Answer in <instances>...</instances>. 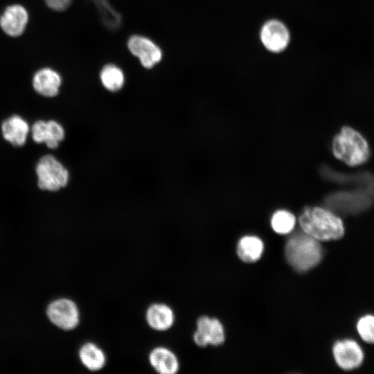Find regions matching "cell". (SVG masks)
<instances>
[{
    "mask_svg": "<svg viewBox=\"0 0 374 374\" xmlns=\"http://www.w3.org/2000/svg\"><path fill=\"white\" fill-rule=\"evenodd\" d=\"M299 221L303 232L319 241L338 240L344 234L341 219L332 210L305 207Z\"/></svg>",
    "mask_w": 374,
    "mask_h": 374,
    "instance_id": "obj_1",
    "label": "cell"
},
{
    "mask_svg": "<svg viewBox=\"0 0 374 374\" xmlns=\"http://www.w3.org/2000/svg\"><path fill=\"white\" fill-rule=\"evenodd\" d=\"M285 256L293 269L299 272H304L320 262L323 251L319 240L304 232H300L288 239L285 247Z\"/></svg>",
    "mask_w": 374,
    "mask_h": 374,
    "instance_id": "obj_2",
    "label": "cell"
},
{
    "mask_svg": "<svg viewBox=\"0 0 374 374\" xmlns=\"http://www.w3.org/2000/svg\"><path fill=\"white\" fill-rule=\"evenodd\" d=\"M335 157L350 166L364 163L370 157L366 140L357 130L344 127L333 139L332 143Z\"/></svg>",
    "mask_w": 374,
    "mask_h": 374,
    "instance_id": "obj_3",
    "label": "cell"
},
{
    "mask_svg": "<svg viewBox=\"0 0 374 374\" xmlns=\"http://www.w3.org/2000/svg\"><path fill=\"white\" fill-rule=\"evenodd\" d=\"M37 185L42 190L56 192L66 187L70 174L55 156L47 154L39 158L35 166Z\"/></svg>",
    "mask_w": 374,
    "mask_h": 374,
    "instance_id": "obj_4",
    "label": "cell"
},
{
    "mask_svg": "<svg viewBox=\"0 0 374 374\" xmlns=\"http://www.w3.org/2000/svg\"><path fill=\"white\" fill-rule=\"evenodd\" d=\"M374 193L363 188H352L332 194L327 199L330 208L344 215L359 214L371 205Z\"/></svg>",
    "mask_w": 374,
    "mask_h": 374,
    "instance_id": "obj_5",
    "label": "cell"
},
{
    "mask_svg": "<svg viewBox=\"0 0 374 374\" xmlns=\"http://www.w3.org/2000/svg\"><path fill=\"white\" fill-rule=\"evenodd\" d=\"M259 38L262 46L267 51L280 53L288 47L291 34L283 21L278 19H269L261 26Z\"/></svg>",
    "mask_w": 374,
    "mask_h": 374,
    "instance_id": "obj_6",
    "label": "cell"
},
{
    "mask_svg": "<svg viewBox=\"0 0 374 374\" xmlns=\"http://www.w3.org/2000/svg\"><path fill=\"white\" fill-rule=\"evenodd\" d=\"M49 320L58 328L70 330L75 328L80 321L77 305L71 299L62 298L53 301L47 307Z\"/></svg>",
    "mask_w": 374,
    "mask_h": 374,
    "instance_id": "obj_7",
    "label": "cell"
},
{
    "mask_svg": "<svg viewBox=\"0 0 374 374\" xmlns=\"http://www.w3.org/2000/svg\"><path fill=\"white\" fill-rule=\"evenodd\" d=\"M332 354L337 366L344 371L359 368L364 359L362 347L356 341L351 339L335 342L332 347Z\"/></svg>",
    "mask_w": 374,
    "mask_h": 374,
    "instance_id": "obj_8",
    "label": "cell"
},
{
    "mask_svg": "<svg viewBox=\"0 0 374 374\" xmlns=\"http://www.w3.org/2000/svg\"><path fill=\"white\" fill-rule=\"evenodd\" d=\"M31 136L36 143H45L51 150L57 149L66 136L64 127L55 120L36 121L31 127Z\"/></svg>",
    "mask_w": 374,
    "mask_h": 374,
    "instance_id": "obj_9",
    "label": "cell"
},
{
    "mask_svg": "<svg viewBox=\"0 0 374 374\" xmlns=\"http://www.w3.org/2000/svg\"><path fill=\"white\" fill-rule=\"evenodd\" d=\"M193 339L199 347L208 344L218 346L224 341V332L222 324L217 319L206 316L200 317L197 321V330L194 332Z\"/></svg>",
    "mask_w": 374,
    "mask_h": 374,
    "instance_id": "obj_10",
    "label": "cell"
},
{
    "mask_svg": "<svg viewBox=\"0 0 374 374\" xmlns=\"http://www.w3.org/2000/svg\"><path fill=\"white\" fill-rule=\"evenodd\" d=\"M127 46L130 52L140 60L145 68L152 67L161 59V49L146 37L132 36L129 39Z\"/></svg>",
    "mask_w": 374,
    "mask_h": 374,
    "instance_id": "obj_11",
    "label": "cell"
},
{
    "mask_svg": "<svg viewBox=\"0 0 374 374\" xmlns=\"http://www.w3.org/2000/svg\"><path fill=\"white\" fill-rule=\"evenodd\" d=\"M1 130L6 141L15 147H22L26 143L30 127L26 120L15 114L2 122Z\"/></svg>",
    "mask_w": 374,
    "mask_h": 374,
    "instance_id": "obj_12",
    "label": "cell"
},
{
    "mask_svg": "<svg viewBox=\"0 0 374 374\" xmlns=\"http://www.w3.org/2000/svg\"><path fill=\"white\" fill-rule=\"evenodd\" d=\"M28 15L26 10L20 5L8 6L0 18V26L8 35H20L26 26Z\"/></svg>",
    "mask_w": 374,
    "mask_h": 374,
    "instance_id": "obj_13",
    "label": "cell"
},
{
    "mask_svg": "<svg viewBox=\"0 0 374 374\" xmlns=\"http://www.w3.org/2000/svg\"><path fill=\"white\" fill-rule=\"evenodd\" d=\"M62 79L54 70L48 68L38 71L33 77V87L35 91L42 96L52 98L60 91Z\"/></svg>",
    "mask_w": 374,
    "mask_h": 374,
    "instance_id": "obj_14",
    "label": "cell"
},
{
    "mask_svg": "<svg viewBox=\"0 0 374 374\" xmlns=\"http://www.w3.org/2000/svg\"><path fill=\"white\" fill-rule=\"evenodd\" d=\"M149 362L152 367L161 374H175L179 368L175 354L163 346L156 347L151 350Z\"/></svg>",
    "mask_w": 374,
    "mask_h": 374,
    "instance_id": "obj_15",
    "label": "cell"
},
{
    "mask_svg": "<svg viewBox=\"0 0 374 374\" xmlns=\"http://www.w3.org/2000/svg\"><path fill=\"white\" fill-rule=\"evenodd\" d=\"M148 326L158 331L170 329L175 321V314L170 307L164 303H154L148 307L145 313Z\"/></svg>",
    "mask_w": 374,
    "mask_h": 374,
    "instance_id": "obj_16",
    "label": "cell"
},
{
    "mask_svg": "<svg viewBox=\"0 0 374 374\" xmlns=\"http://www.w3.org/2000/svg\"><path fill=\"white\" fill-rule=\"evenodd\" d=\"M263 249V242L259 238L247 235L239 240L237 246V254L240 259L244 262H254L260 259Z\"/></svg>",
    "mask_w": 374,
    "mask_h": 374,
    "instance_id": "obj_17",
    "label": "cell"
},
{
    "mask_svg": "<svg viewBox=\"0 0 374 374\" xmlns=\"http://www.w3.org/2000/svg\"><path fill=\"white\" fill-rule=\"evenodd\" d=\"M79 358L82 364L92 371L102 369L106 363L104 352L92 342H87L81 346L79 350Z\"/></svg>",
    "mask_w": 374,
    "mask_h": 374,
    "instance_id": "obj_18",
    "label": "cell"
},
{
    "mask_svg": "<svg viewBox=\"0 0 374 374\" xmlns=\"http://www.w3.org/2000/svg\"><path fill=\"white\" fill-rule=\"evenodd\" d=\"M100 78L105 89L111 92L120 91L125 82L123 71L114 64H107L102 69Z\"/></svg>",
    "mask_w": 374,
    "mask_h": 374,
    "instance_id": "obj_19",
    "label": "cell"
},
{
    "mask_svg": "<svg viewBox=\"0 0 374 374\" xmlns=\"http://www.w3.org/2000/svg\"><path fill=\"white\" fill-rule=\"evenodd\" d=\"M295 222L294 215L286 211H276L271 220L272 229L279 234L289 233L294 229Z\"/></svg>",
    "mask_w": 374,
    "mask_h": 374,
    "instance_id": "obj_20",
    "label": "cell"
},
{
    "mask_svg": "<svg viewBox=\"0 0 374 374\" xmlns=\"http://www.w3.org/2000/svg\"><path fill=\"white\" fill-rule=\"evenodd\" d=\"M357 331L362 339L368 344H374V314H367L357 321Z\"/></svg>",
    "mask_w": 374,
    "mask_h": 374,
    "instance_id": "obj_21",
    "label": "cell"
},
{
    "mask_svg": "<svg viewBox=\"0 0 374 374\" xmlns=\"http://www.w3.org/2000/svg\"><path fill=\"white\" fill-rule=\"evenodd\" d=\"M47 6L53 10L62 11L66 9L72 0H45Z\"/></svg>",
    "mask_w": 374,
    "mask_h": 374,
    "instance_id": "obj_22",
    "label": "cell"
}]
</instances>
